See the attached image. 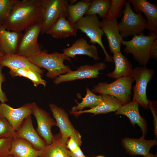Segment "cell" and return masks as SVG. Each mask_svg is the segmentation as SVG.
<instances>
[{
  "label": "cell",
  "instance_id": "cell-1",
  "mask_svg": "<svg viewBox=\"0 0 157 157\" xmlns=\"http://www.w3.org/2000/svg\"><path fill=\"white\" fill-rule=\"evenodd\" d=\"M42 0H17L3 25L8 30L21 32L42 22Z\"/></svg>",
  "mask_w": 157,
  "mask_h": 157
},
{
  "label": "cell",
  "instance_id": "cell-2",
  "mask_svg": "<svg viewBox=\"0 0 157 157\" xmlns=\"http://www.w3.org/2000/svg\"><path fill=\"white\" fill-rule=\"evenodd\" d=\"M28 59L38 67L47 70L46 76L51 79L55 78L72 71L69 66L65 65L63 63L65 60L72 63L71 59L63 53L54 52L48 53L47 50H43Z\"/></svg>",
  "mask_w": 157,
  "mask_h": 157
},
{
  "label": "cell",
  "instance_id": "cell-3",
  "mask_svg": "<svg viewBox=\"0 0 157 157\" xmlns=\"http://www.w3.org/2000/svg\"><path fill=\"white\" fill-rule=\"evenodd\" d=\"M129 41L123 40L122 45L125 46L124 51L132 55L134 60L140 66L146 67L150 58L149 50L153 41L157 38V34L149 33L145 35L143 33L134 35Z\"/></svg>",
  "mask_w": 157,
  "mask_h": 157
},
{
  "label": "cell",
  "instance_id": "cell-4",
  "mask_svg": "<svg viewBox=\"0 0 157 157\" xmlns=\"http://www.w3.org/2000/svg\"><path fill=\"white\" fill-rule=\"evenodd\" d=\"M134 81L133 78L129 76L116 79L110 83L100 82L93 86L91 91L101 95L113 96L124 105L131 101L132 86Z\"/></svg>",
  "mask_w": 157,
  "mask_h": 157
},
{
  "label": "cell",
  "instance_id": "cell-5",
  "mask_svg": "<svg viewBox=\"0 0 157 157\" xmlns=\"http://www.w3.org/2000/svg\"><path fill=\"white\" fill-rule=\"evenodd\" d=\"M123 10V17L118 24L120 34L123 38L139 35L146 29L147 21L142 13H136L132 10L129 0L126 1Z\"/></svg>",
  "mask_w": 157,
  "mask_h": 157
},
{
  "label": "cell",
  "instance_id": "cell-6",
  "mask_svg": "<svg viewBox=\"0 0 157 157\" xmlns=\"http://www.w3.org/2000/svg\"><path fill=\"white\" fill-rule=\"evenodd\" d=\"M75 28L85 33L90 39L92 44H98L102 49L105 55L104 62L113 63L103 43L102 37L104 34L100 25V21L97 15H85L74 24Z\"/></svg>",
  "mask_w": 157,
  "mask_h": 157
},
{
  "label": "cell",
  "instance_id": "cell-7",
  "mask_svg": "<svg viewBox=\"0 0 157 157\" xmlns=\"http://www.w3.org/2000/svg\"><path fill=\"white\" fill-rule=\"evenodd\" d=\"M42 25L40 33L47 31L58 20L62 15H67L68 7L70 0H42Z\"/></svg>",
  "mask_w": 157,
  "mask_h": 157
},
{
  "label": "cell",
  "instance_id": "cell-8",
  "mask_svg": "<svg viewBox=\"0 0 157 157\" xmlns=\"http://www.w3.org/2000/svg\"><path fill=\"white\" fill-rule=\"evenodd\" d=\"M155 74L154 70L144 67H137L133 69L131 76L136 82L133 87V101H137L143 109H148V99L146 94L147 85Z\"/></svg>",
  "mask_w": 157,
  "mask_h": 157
},
{
  "label": "cell",
  "instance_id": "cell-9",
  "mask_svg": "<svg viewBox=\"0 0 157 157\" xmlns=\"http://www.w3.org/2000/svg\"><path fill=\"white\" fill-rule=\"evenodd\" d=\"M42 25V22H40L24 30L19 42L16 54L29 59L42 51V46L38 42Z\"/></svg>",
  "mask_w": 157,
  "mask_h": 157
},
{
  "label": "cell",
  "instance_id": "cell-10",
  "mask_svg": "<svg viewBox=\"0 0 157 157\" xmlns=\"http://www.w3.org/2000/svg\"><path fill=\"white\" fill-rule=\"evenodd\" d=\"M31 104L32 115L37 122L36 131L47 144H51L54 140L51 129L53 126H57L56 122L48 112L40 107L35 102H32Z\"/></svg>",
  "mask_w": 157,
  "mask_h": 157
},
{
  "label": "cell",
  "instance_id": "cell-11",
  "mask_svg": "<svg viewBox=\"0 0 157 157\" xmlns=\"http://www.w3.org/2000/svg\"><path fill=\"white\" fill-rule=\"evenodd\" d=\"M106 65L104 62L96 63L92 65L86 64L81 66L75 71L61 75L55 79L53 83L58 84L61 83L76 80L99 77V71L106 69Z\"/></svg>",
  "mask_w": 157,
  "mask_h": 157
},
{
  "label": "cell",
  "instance_id": "cell-12",
  "mask_svg": "<svg viewBox=\"0 0 157 157\" xmlns=\"http://www.w3.org/2000/svg\"><path fill=\"white\" fill-rule=\"evenodd\" d=\"M31 115V103H26L16 108L5 103H0V116L5 118L15 131L20 128L24 119Z\"/></svg>",
  "mask_w": 157,
  "mask_h": 157
},
{
  "label": "cell",
  "instance_id": "cell-13",
  "mask_svg": "<svg viewBox=\"0 0 157 157\" xmlns=\"http://www.w3.org/2000/svg\"><path fill=\"white\" fill-rule=\"evenodd\" d=\"M133 6V11L136 13H143L147 18L146 29L149 33L157 34V5L146 0H129Z\"/></svg>",
  "mask_w": 157,
  "mask_h": 157
},
{
  "label": "cell",
  "instance_id": "cell-14",
  "mask_svg": "<svg viewBox=\"0 0 157 157\" xmlns=\"http://www.w3.org/2000/svg\"><path fill=\"white\" fill-rule=\"evenodd\" d=\"M100 25L106 37L110 52L113 54L121 52L123 40L120 34L117 19H103L100 21Z\"/></svg>",
  "mask_w": 157,
  "mask_h": 157
},
{
  "label": "cell",
  "instance_id": "cell-15",
  "mask_svg": "<svg viewBox=\"0 0 157 157\" xmlns=\"http://www.w3.org/2000/svg\"><path fill=\"white\" fill-rule=\"evenodd\" d=\"M15 138L26 140L32 144L35 149L38 150L44 149L48 145L35 129L31 115L24 119L20 128L15 131Z\"/></svg>",
  "mask_w": 157,
  "mask_h": 157
},
{
  "label": "cell",
  "instance_id": "cell-16",
  "mask_svg": "<svg viewBox=\"0 0 157 157\" xmlns=\"http://www.w3.org/2000/svg\"><path fill=\"white\" fill-rule=\"evenodd\" d=\"M157 138L153 140H145L125 137L122 140V144L126 152L131 156L142 155L146 156L151 148L157 145Z\"/></svg>",
  "mask_w": 157,
  "mask_h": 157
},
{
  "label": "cell",
  "instance_id": "cell-17",
  "mask_svg": "<svg viewBox=\"0 0 157 157\" xmlns=\"http://www.w3.org/2000/svg\"><path fill=\"white\" fill-rule=\"evenodd\" d=\"M139 104L135 100L131 101L127 104L122 105L115 112V115H123L130 119L133 126L137 124L141 129L142 135L144 138L147 132V124L146 119L140 115L139 110Z\"/></svg>",
  "mask_w": 157,
  "mask_h": 157
},
{
  "label": "cell",
  "instance_id": "cell-18",
  "mask_svg": "<svg viewBox=\"0 0 157 157\" xmlns=\"http://www.w3.org/2000/svg\"><path fill=\"white\" fill-rule=\"evenodd\" d=\"M63 52L71 58H74L77 55H85L95 60L100 59L97 47L94 44H89L83 38L77 39L71 47L64 49Z\"/></svg>",
  "mask_w": 157,
  "mask_h": 157
},
{
  "label": "cell",
  "instance_id": "cell-19",
  "mask_svg": "<svg viewBox=\"0 0 157 157\" xmlns=\"http://www.w3.org/2000/svg\"><path fill=\"white\" fill-rule=\"evenodd\" d=\"M49 107L55 119L57 126L59 129L62 138L67 140L76 131L69 119L68 113L63 109L55 104H50Z\"/></svg>",
  "mask_w": 157,
  "mask_h": 157
},
{
  "label": "cell",
  "instance_id": "cell-20",
  "mask_svg": "<svg viewBox=\"0 0 157 157\" xmlns=\"http://www.w3.org/2000/svg\"><path fill=\"white\" fill-rule=\"evenodd\" d=\"M101 103L96 107L92 109L76 111H69L70 114L77 117L82 114L90 113L93 114V116L101 114H106L111 112L116 111L122 105V102L113 96L104 94Z\"/></svg>",
  "mask_w": 157,
  "mask_h": 157
},
{
  "label": "cell",
  "instance_id": "cell-21",
  "mask_svg": "<svg viewBox=\"0 0 157 157\" xmlns=\"http://www.w3.org/2000/svg\"><path fill=\"white\" fill-rule=\"evenodd\" d=\"M22 34L21 32L7 30L0 24V48L5 55L16 54Z\"/></svg>",
  "mask_w": 157,
  "mask_h": 157
},
{
  "label": "cell",
  "instance_id": "cell-22",
  "mask_svg": "<svg viewBox=\"0 0 157 157\" xmlns=\"http://www.w3.org/2000/svg\"><path fill=\"white\" fill-rule=\"evenodd\" d=\"M0 65L6 67L10 69L26 68L34 69L42 74L44 70L31 63L24 57L17 54H5L0 58Z\"/></svg>",
  "mask_w": 157,
  "mask_h": 157
},
{
  "label": "cell",
  "instance_id": "cell-23",
  "mask_svg": "<svg viewBox=\"0 0 157 157\" xmlns=\"http://www.w3.org/2000/svg\"><path fill=\"white\" fill-rule=\"evenodd\" d=\"M77 31L74 25L68 21L66 17L62 15L45 34L51 35L53 38L60 39L70 36L76 37Z\"/></svg>",
  "mask_w": 157,
  "mask_h": 157
},
{
  "label": "cell",
  "instance_id": "cell-24",
  "mask_svg": "<svg viewBox=\"0 0 157 157\" xmlns=\"http://www.w3.org/2000/svg\"><path fill=\"white\" fill-rule=\"evenodd\" d=\"M42 150H36L24 139L15 138L12 141L10 154L14 157H39Z\"/></svg>",
  "mask_w": 157,
  "mask_h": 157
},
{
  "label": "cell",
  "instance_id": "cell-25",
  "mask_svg": "<svg viewBox=\"0 0 157 157\" xmlns=\"http://www.w3.org/2000/svg\"><path fill=\"white\" fill-rule=\"evenodd\" d=\"M112 58L114 63L115 68L114 71L107 75L110 78L117 79L121 77L131 76L133 69L132 65L128 59L121 52L113 54Z\"/></svg>",
  "mask_w": 157,
  "mask_h": 157
},
{
  "label": "cell",
  "instance_id": "cell-26",
  "mask_svg": "<svg viewBox=\"0 0 157 157\" xmlns=\"http://www.w3.org/2000/svg\"><path fill=\"white\" fill-rule=\"evenodd\" d=\"M67 140L63 139L60 133L54 135L53 142L42 150L40 157H70L66 146Z\"/></svg>",
  "mask_w": 157,
  "mask_h": 157
},
{
  "label": "cell",
  "instance_id": "cell-27",
  "mask_svg": "<svg viewBox=\"0 0 157 157\" xmlns=\"http://www.w3.org/2000/svg\"><path fill=\"white\" fill-rule=\"evenodd\" d=\"M91 1L90 0H82L76 3L69 5L66 17L68 21L72 24L74 25L85 14L89 8Z\"/></svg>",
  "mask_w": 157,
  "mask_h": 157
},
{
  "label": "cell",
  "instance_id": "cell-28",
  "mask_svg": "<svg viewBox=\"0 0 157 157\" xmlns=\"http://www.w3.org/2000/svg\"><path fill=\"white\" fill-rule=\"evenodd\" d=\"M86 92L85 97L82 98V101L80 103L76 102L77 105L73 106L71 111H76L81 110L85 107L93 109L98 106L102 100V95H97L91 91L87 87L86 88Z\"/></svg>",
  "mask_w": 157,
  "mask_h": 157
},
{
  "label": "cell",
  "instance_id": "cell-29",
  "mask_svg": "<svg viewBox=\"0 0 157 157\" xmlns=\"http://www.w3.org/2000/svg\"><path fill=\"white\" fill-rule=\"evenodd\" d=\"M111 5V0H91L89 8L85 15L98 14L103 19L106 17Z\"/></svg>",
  "mask_w": 157,
  "mask_h": 157
},
{
  "label": "cell",
  "instance_id": "cell-30",
  "mask_svg": "<svg viewBox=\"0 0 157 157\" xmlns=\"http://www.w3.org/2000/svg\"><path fill=\"white\" fill-rule=\"evenodd\" d=\"M126 0H111V5L106 18L110 20L120 18L122 15V7L124 5Z\"/></svg>",
  "mask_w": 157,
  "mask_h": 157
},
{
  "label": "cell",
  "instance_id": "cell-31",
  "mask_svg": "<svg viewBox=\"0 0 157 157\" xmlns=\"http://www.w3.org/2000/svg\"><path fill=\"white\" fill-rule=\"evenodd\" d=\"M22 77L31 80L35 87H36L40 84L44 87L46 86V81L42 78L41 74L34 69L24 68L22 72Z\"/></svg>",
  "mask_w": 157,
  "mask_h": 157
},
{
  "label": "cell",
  "instance_id": "cell-32",
  "mask_svg": "<svg viewBox=\"0 0 157 157\" xmlns=\"http://www.w3.org/2000/svg\"><path fill=\"white\" fill-rule=\"evenodd\" d=\"M15 131L7 120L0 116V139L15 137Z\"/></svg>",
  "mask_w": 157,
  "mask_h": 157
},
{
  "label": "cell",
  "instance_id": "cell-33",
  "mask_svg": "<svg viewBox=\"0 0 157 157\" xmlns=\"http://www.w3.org/2000/svg\"><path fill=\"white\" fill-rule=\"evenodd\" d=\"M16 1L0 0V24L3 22L4 23L7 19Z\"/></svg>",
  "mask_w": 157,
  "mask_h": 157
},
{
  "label": "cell",
  "instance_id": "cell-34",
  "mask_svg": "<svg viewBox=\"0 0 157 157\" xmlns=\"http://www.w3.org/2000/svg\"><path fill=\"white\" fill-rule=\"evenodd\" d=\"M81 135L76 130L68 139L66 143V146L69 151L73 152L81 146Z\"/></svg>",
  "mask_w": 157,
  "mask_h": 157
},
{
  "label": "cell",
  "instance_id": "cell-35",
  "mask_svg": "<svg viewBox=\"0 0 157 157\" xmlns=\"http://www.w3.org/2000/svg\"><path fill=\"white\" fill-rule=\"evenodd\" d=\"M13 138L0 139V157H7L10 154Z\"/></svg>",
  "mask_w": 157,
  "mask_h": 157
},
{
  "label": "cell",
  "instance_id": "cell-36",
  "mask_svg": "<svg viewBox=\"0 0 157 157\" xmlns=\"http://www.w3.org/2000/svg\"><path fill=\"white\" fill-rule=\"evenodd\" d=\"M3 67L0 65V101L1 103H5L8 101L5 93L2 90V84L6 81L4 74L2 72Z\"/></svg>",
  "mask_w": 157,
  "mask_h": 157
},
{
  "label": "cell",
  "instance_id": "cell-37",
  "mask_svg": "<svg viewBox=\"0 0 157 157\" xmlns=\"http://www.w3.org/2000/svg\"><path fill=\"white\" fill-rule=\"evenodd\" d=\"M149 103L148 108H149L152 113L153 117V124L154 129V133L156 136V138L157 137V110L154 107L151 101L148 100Z\"/></svg>",
  "mask_w": 157,
  "mask_h": 157
},
{
  "label": "cell",
  "instance_id": "cell-38",
  "mask_svg": "<svg viewBox=\"0 0 157 157\" xmlns=\"http://www.w3.org/2000/svg\"><path fill=\"white\" fill-rule=\"evenodd\" d=\"M149 56L150 58L157 60V38L152 42L149 50Z\"/></svg>",
  "mask_w": 157,
  "mask_h": 157
},
{
  "label": "cell",
  "instance_id": "cell-39",
  "mask_svg": "<svg viewBox=\"0 0 157 157\" xmlns=\"http://www.w3.org/2000/svg\"><path fill=\"white\" fill-rule=\"evenodd\" d=\"M68 154L70 157H88L85 156L81 151L80 147H78L74 151L72 152L68 150Z\"/></svg>",
  "mask_w": 157,
  "mask_h": 157
},
{
  "label": "cell",
  "instance_id": "cell-40",
  "mask_svg": "<svg viewBox=\"0 0 157 157\" xmlns=\"http://www.w3.org/2000/svg\"><path fill=\"white\" fill-rule=\"evenodd\" d=\"M144 157H157V155L156 154H154L149 153L147 155Z\"/></svg>",
  "mask_w": 157,
  "mask_h": 157
},
{
  "label": "cell",
  "instance_id": "cell-41",
  "mask_svg": "<svg viewBox=\"0 0 157 157\" xmlns=\"http://www.w3.org/2000/svg\"><path fill=\"white\" fill-rule=\"evenodd\" d=\"M4 55V53L2 52L0 48V58Z\"/></svg>",
  "mask_w": 157,
  "mask_h": 157
},
{
  "label": "cell",
  "instance_id": "cell-42",
  "mask_svg": "<svg viewBox=\"0 0 157 157\" xmlns=\"http://www.w3.org/2000/svg\"><path fill=\"white\" fill-rule=\"evenodd\" d=\"M7 157H14L12 155L10 154Z\"/></svg>",
  "mask_w": 157,
  "mask_h": 157
},
{
  "label": "cell",
  "instance_id": "cell-43",
  "mask_svg": "<svg viewBox=\"0 0 157 157\" xmlns=\"http://www.w3.org/2000/svg\"><path fill=\"white\" fill-rule=\"evenodd\" d=\"M95 157H105L104 156H98Z\"/></svg>",
  "mask_w": 157,
  "mask_h": 157
},
{
  "label": "cell",
  "instance_id": "cell-44",
  "mask_svg": "<svg viewBox=\"0 0 157 157\" xmlns=\"http://www.w3.org/2000/svg\"></svg>",
  "mask_w": 157,
  "mask_h": 157
}]
</instances>
